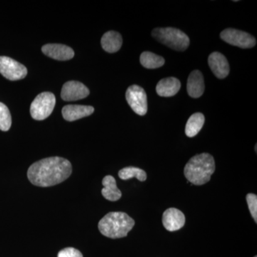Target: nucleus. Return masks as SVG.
Wrapping results in <instances>:
<instances>
[{
    "mask_svg": "<svg viewBox=\"0 0 257 257\" xmlns=\"http://www.w3.org/2000/svg\"><path fill=\"white\" fill-rule=\"evenodd\" d=\"M220 37L229 45L242 49L252 48L256 44L255 37L247 32L229 28L221 32Z\"/></svg>",
    "mask_w": 257,
    "mask_h": 257,
    "instance_id": "6",
    "label": "nucleus"
},
{
    "mask_svg": "<svg viewBox=\"0 0 257 257\" xmlns=\"http://www.w3.org/2000/svg\"><path fill=\"white\" fill-rule=\"evenodd\" d=\"M135 220L124 212H109L99 221L98 228L101 234L111 238L119 239L127 236L135 226Z\"/></svg>",
    "mask_w": 257,
    "mask_h": 257,
    "instance_id": "3",
    "label": "nucleus"
},
{
    "mask_svg": "<svg viewBox=\"0 0 257 257\" xmlns=\"http://www.w3.org/2000/svg\"><path fill=\"white\" fill-rule=\"evenodd\" d=\"M57 257H83V255L76 248L67 247L61 250Z\"/></svg>",
    "mask_w": 257,
    "mask_h": 257,
    "instance_id": "23",
    "label": "nucleus"
},
{
    "mask_svg": "<svg viewBox=\"0 0 257 257\" xmlns=\"http://www.w3.org/2000/svg\"><path fill=\"white\" fill-rule=\"evenodd\" d=\"M72 172L70 162L62 157L43 159L30 166L28 172L29 180L37 187H48L62 183Z\"/></svg>",
    "mask_w": 257,
    "mask_h": 257,
    "instance_id": "1",
    "label": "nucleus"
},
{
    "mask_svg": "<svg viewBox=\"0 0 257 257\" xmlns=\"http://www.w3.org/2000/svg\"><path fill=\"white\" fill-rule=\"evenodd\" d=\"M128 105L136 114L144 116L147 112V96L145 89L138 85H132L126 92Z\"/></svg>",
    "mask_w": 257,
    "mask_h": 257,
    "instance_id": "8",
    "label": "nucleus"
},
{
    "mask_svg": "<svg viewBox=\"0 0 257 257\" xmlns=\"http://www.w3.org/2000/svg\"><path fill=\"white\" fill-rule=\"evenodd\" d=\"M42 51L47 57L56 60H71L74 56V50L67 45L60 44H48L42 47Z\"/></svg>",
    "mask_w": 257,
    "mask_h": 257,
    "instance_id": "12",
    "label": "nucleus"
},
{
    "mask_svg": "<svg viewBox=\"0 0 257 257\" xmlns=\"http://www.w3.org/2000/svg\"><path fill=\"white\" fill-rule=\"evenodd\" d=\"M255 151H256V146H255Z\"/></svg>",
    "mask_w": 257,
    "mask_h": 257,
    "instance_id": "24",
    "label": "nucleus"
},
{
    "mask_svg": "<svg viewBox=\"0 0 257 257\" xmlns=\"http://www.w3.org/2000/svg\"><path fill=\"white\" fill-rule=\"evenodd\" d=\"M215 171L214 157L202 153L192 157L184 167V176L194 185H203L210 180Z\"/></svg>",
    "mask_w": 257,
    "mask_h": 257,
    "instance_id": "2",
    "label": "nucleus"
},
{
    "mask_svg": "<svg viewBox=\"0 0 257 257\" xmlns=\"http://www.w3.org/2000/svg\"><path fill=\"white\" fill-rule=\"evenodd\" d=\"M205 117L202 113H194L187 121L185 126V134L189 138H194L202 130Z\"/></svg>",
    "mask_w": 257,
    "mask_h": 257,
    "instance_id": "18",
    "label": "nucleus"
},
{
    "mask_svg": "<svg viewBox=\"0 0 257 257\" xmlns=\"http://www.w3.org/2000/svg\"><path fill=\"white\" fill-rule=\"evenodd\" d=\"M187 92L191 97L199 98L204 94V77L200 71L194 70L189 74L187 79Z\"/></svg>",
    "mask_w": 257,
    "mask_h": 257,
    "instance_id": "14",
    "label": "nucleus"
},
{
    "mask_svg": "<svg viewBox=\"0 0 257 257\" xmlns=\"http://www.w3.org/2000/svg\"><path fill=\"white\" fill-rule=\"evenodd\" d=\"M104 188L101 189L103 197L111 202L119 200L121 197V192L116 186L114 177L111 175L106 176L102 180Z\"/></svg>",
    "mask_w": 257,
    "mask_h": 257,
    "instance_id": "17",
    "label": "nucleus"
},
{
    "mask_svg": "<svg viewBox=\"0 0 257 257\" xmlns=\"http://www.w3.org/2000/svg\"><path fill=\"white\" fill-rule=\"evenodd\" d=\"M254 257H257L256 256H255Z\"/></svg>",
    "mask_w": 257,
    "mask_h": 257,
    "instance_id": "25",
    "label": "nucleus"
},
{
    "mask_svg": "<svg viewBox=\"0 0 257 257\" xmlns=\"http://www.w3.org/2000/svg\"><path fill=\"white\" fill-rule=\"evenodd\" d=\"M89 90L82 83L69 81L64 83L61 92V97L64 101H77L89 96Z\"/></svg>",
    "mask_w": 257,
    "mask_h": 257,
    "instance_id": "9",
    "label": "nucleus"
},
{
    "mask_svg": "<svg viewBox=\"0 0 257 257\" xmlns=\"http://www.w3.org/2000/svg\"><path fill=\"white\" fill-rule=\"evenodd\" d=\"M152 35L160 43L180 52L187 50L190 43L189 37L184 32L174 28L154 29Z\"/></svg>",
    "mask_w": 257,
    "mask_h": 257,
    "instance_id": "4",
    "label": "nucleus"
},
{
    "mask_svg": "<svg viewBox=\"0 0 257 257\" xmlns=\"http://www.w3.org/2000/svg\"><path fill=\"white\" fill-rule=\"evenodd\" d=\"M208 64L213 74L218 79H224L229 75V62L222 54L217 52H212L208 58Z\"/></svg>",
    "mask_w": 257,
    "mask_h": 257,
    "instance_id": "10",
    "label": "nucleus"
},
{
    "mask_svg": "<svg viewBox=\"0 0 257 257\" xmlns=\"http://www.w3.org/2000/svg\"><path fill=\"white\" fill-rule=\"evenodd\" d=\"M162 224L165 229L170 231H175L182 229L185 224V216L179 209L170 208L164 212Z\"/></svg>",
    "mask_w": 257,
    "mask_h": 257,
    "instance_id": "11",
    "label": "nucleus"
},
{
    "mask_svg": "<svg viewBox=\"0 0 257 257\" xmlns=\"http://www.w3.org/2000/svg\"><path fill=\"white\" fill-rule=\"evenodd\" d=\"M0 73L9 80H20L26 77L28 69L16 60L2 56L0 57Z\"/></svg>",
    "mask_w": 257,
    "mask_h": 257,
    "instance_id": "7",
    "label": "nucleus"
},
{
    "mask_svg": "<svg viewBox=\"0 0 257 257\" xmlns=\"http://www.w3.org/2000/svg\"><path fill=\"white\" fill-rule=\"evenodd\" d=\"M140 63L147 69H157L165 63L163 57L150 52H144L140 56Z\"/></svg>",
    "mask_w": 257,
    "mask_h": 257,
    "instance_id": "19",
    "label": "nucleus"
},
{
    "mask_svg": "<svg viewBox=\"0 0 257 257\" xmlns=\"http://www.w3.org/2000/svg\"><path fill=\"white\" fill-rule=\"evenodd\" d=\"M118 175L119 178L122 180H128L135 177L140 182H145L147 178V173L145 171L135 167H128L121 169Z\"/></svg>",
    "mask_w": 257,
    "mask_h": 257,
    "instance_id": "20",
    "label": "nucleus"
},
{
    "mask_svg": "<svg viewBox=\"0 0 257 257\" xmlns=\"http://www.w3.org/2000/svg\"><path fill=\"white\" fill-rule=\"evenodd\" d=\"M56 98L51 92H42L36 96L30 106V114L34 119H47L55 108Z\"/></svg>",
    "mask_w": 257,
    "mask_h": 257,
    "instance_id": "5",
    "label": "nucleus"
},
{
    "mask_svg": "<svg viewBox=\"0 0 257 257\" xmlns=\"http://www.w3.org/2000/svg\"><path fill=\"white\" fill-rule=\"evenodd\" d=\"M101 45L106 52L114 53L121 48L122 45V37L117 32H106L101 37Z\"/></svg>",
    "mask_w": 257,
    "mask_h": 257,
    "instance_id": "16",
    "label": "nucleus"
},
{
    "mask_svg": "<svg viewBox=\"0 0 257 257\" xmlns=\"http://www.w3.org/2000/svg\"><path fill=\"white\" fill-rule=\"evenodd\" d=\"M181 88V82L175 77H167L161 79L157 83L156 92L158 95L164 97L175 96Z\"/></svg>",
    "mask_w": 257,
    "mask_h": 257,
    "instance_id": "15",
    "label": "nucleus"
},
{
    "mask_svg": "<svg viewBox=\"0 0 257 257\" xmlns=\"http://www.w3.org/2000/svg\"><path fill=\"white\" fill-rule=\"evenodd\" d=\"M12 125V116L8 106L0 102V130L7 132Z\"/></svg>",
    "mask_w": 257,
    "mask_h": 257,
    "instance_id": "21",
    "label": "nucleus"
},
{
    "mask_svg": "<svg viewBox=\"0 0 257 257\" xmlns=\"http://www.w3.org/2000/svg\"><path fill=\"white\" fill-rule=\"evenodd\" d=\"M94 111V107L92 106L69 104L62 108V113L64 119L69 121H73L89 116L93 114Z\"/></svg>",
    "mask_w": 257,
    "mask_h": 257,
    "instance_id": "13",
    "label": "nucleus"
},
{
    "mask_svg": "<svg viewBox=\"0 0 257 257\" xmlns=\"http://www.w3.org/2000/svg\"><path fill=\"white\" fill-rule=\"evenodd\" d=\"M246 202H247L248 209L254 219L257 222V196L254 194H248L246 195Z\"/></svg>",
    "mask_w": 257,
    "mask_h": 257,
    "instance_id": "22",
    "label": "nucleus"
}]
</instances>
